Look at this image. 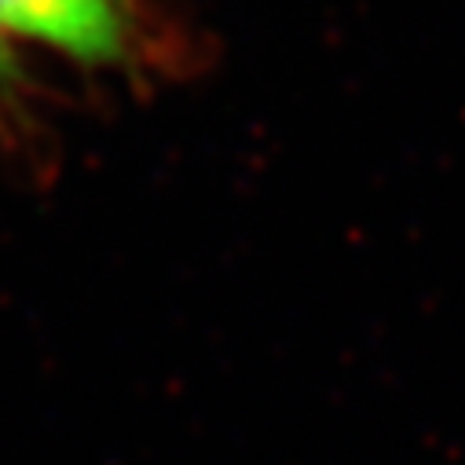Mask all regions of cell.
Listing matches in <instances>:
<instances>
[{
  "mask_svg": "<svg viewBox=\"0 0 465 465\" xmlns=\"http://www.w3.org/2000/svg\"><path fill=\"white\" fill-rule=\"evenodd\" d=\"M0 30L84 63L122 55V15L114 0H0Z\"/></svg>",
  "mask_w": 465,
  "mask_h": 465,
  "instance_id": "cell-1",
  "label": "cell"
}]
</instances>
